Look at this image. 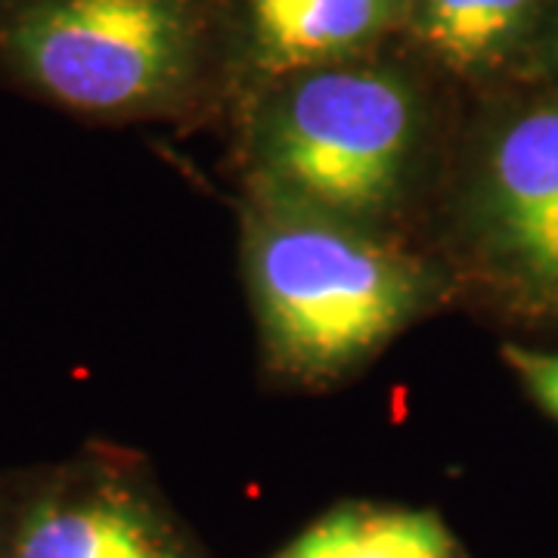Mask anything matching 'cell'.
<instances>
[{"mask_svg": "<svg viewBox=\"0 0 558 558\" xmlns=\"http://www.w3.org/2000/svg\"><path fill=\"white\" fill-rule=\"evenodd\" d=\"M459 220L469 258L499 299L521 314H558V97L487 131Z\"/></svg>", "mask_w": 558, "mask_h": 558, "instance_id": "277c9868", "label": "cell"}, {"mask_svg": "<svg viewBox=\"0 0 558 558\" xmlns=\"http://www.w3.org/2000/svg\"><path fill=\"white\" fill-rule=\"evenodd\" d=\"M556 0H410L407 25L425 53L459 75H484L519 53Z\"/></svg>", "mask_w": 558, "mask_h": 558, "instance_id": "52a82bcc", "label": "cell"}, {"mask_svg": "<svg viewBox=\"0 0 558 558\" xmlns=\"http://www.w3.org/2000/svg\"><path fill=\"white\" fill-rule=\"evenodd\" d=\"M509 366L519 373L524 388L534 395L539 407L558 418V351H531V348H506Z\"/></svg>", "mask_w": 558, "mask_h": 558, "instance_id": "30bf717a", "label": "cell"}, {"mask_svg": "<svg viewBox=\"0 0 558 558\" xmlns=\"http://www.w3.org/2000/svg\"><path fill=\"white\" fill-rule=\"evenodd\" d=\"M422 124L416 84L398 69L336 62L286 75L252 124L258 199L376 227L407 193Z\"/></svg>", "mask_w": 558, "mask_h": 558, "instance_id": "7a4b0ae2", "label": "cell"}, {"mask_svg": "<svg viewBox=\"0 0 558 558\" xmlns=\"http://www.w3.org/2000/svg\"><path fill=\"white\" fill-rule=\"evenodd\" d=\"M407 13L410 0H248V28L260 69L286 78L354 60Z\"/></svg>", "mask_w": 558, "mask_h": 558, "instance_id": "8992f818", "label": "cell"}, {"mask_svg": "<svg viewBox=\"0 0 558 558\" xmlns=\"http://www.w3.org/2000/svg\"><path fill=\"white\" fill-rule=\"evenodd\" d=\"M348 558H457V543L435 512L360 509Z\"/></svg>", "mask_w": 558, "mask_h": 558, "instance_id": "ba28073f", "label": "cell"}, {"mask_svg": "<svg viewBox=\"0 0 558 558\" xmlns=\"http://www.w3.org/2000/svg\"><path fill=\"white\" fill-rule=\"evenodd\" d=\"M245 270L267 354L295 379H336L410 326L425 267L369 223L255 199Z\"/></svg>", "mask_w": 558, "mask_h": 558, "instance_id": "6da1fadb", "label": "cell"}, {"mask_svg": "<svg viewBox=\"0 0 558 558\" xmlns=\"http://www.w3.org/2000/svg\"><path fill=\"white\" fill-rule=\"evenodd\" d=\"M543 62H546L549 69H558V0H556V7H553V20H549V28H546Z\"/></svg>", "mask_w": 558, "mask_h": 558, "instance_id": "8fae6325", "label": "cell"}, {"mask_svg": "<svg viewBox=\"0 0 558 558\" xmlns=\"http://www.w3.org/2000/svg\"><path fill=\"white\" fill-rule=\"evenodd\" d=\"M0 558H190L146 490L109 462L40 481L7 531Z\"/></svg>", "mask_w": 558, "mask_h": 558, "instance_id": "5b68a950", "label": "cell"}, {"mask_svg": "<svg viewBox=\"0 0 558 558\" xmlns=\"http://www.w3.org/2000/svg\"><path fill=\"white\" fill-rule=\"evenodd\" d=\"M196 0H0V69L84 119H143L190 90Z\"/></svg>", "mask_w": 558, "mask_h": 558, "instance_id": "3957f363", "label": "cell"}, {"mask_svg": "<svg viewBox=\"0 0 558 558\" xmlns=\"http://www.w3.org/2000/svg\"><path fill=\"white\" fill-rule=\"evenodd\" d=\"M360 509L341 506L311 524L295 543H289L277 558H348L357 531Z\"/></svg>", "mask_w": 558, "mask_h": 558, "instance_id": "9c48e42d", "label": "cell"}]
</instances>
